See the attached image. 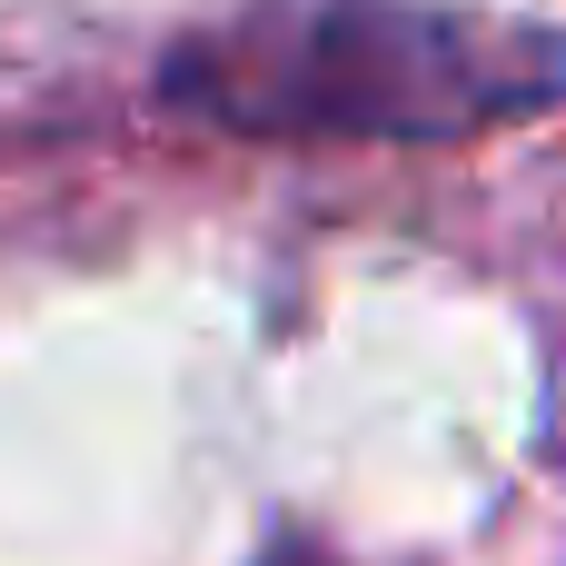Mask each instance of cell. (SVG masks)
I'll return each instance as SVG.
<instances>
[{"label":"cell","mask_w":566,"mask_h":566,"mask_svg":"<svg viewBox=\"0 0 566 566\" xmlns=\"http://www.w3.org/2000/svg\"><path fill=\"white\" fill-rule=\"evenodd\" d=\"M159 99L239 139H468L566 99V30L438 0H219L169 60Z\"/></svg>","instance_id":"obj_1"}]
</instances>
